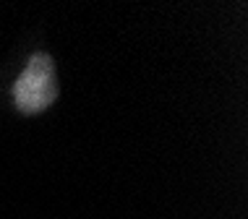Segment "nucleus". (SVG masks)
<instances>
[{
  "label": "nucleus",
  "mask_w": 248,
  "mask_h": 219,
  "mask_svg": "<svg viewBox=\"0 0 248 219\" xmlns=\"http://www.w3.org/2000/svg\"><path fill=\"white\" fill-rule=\"evenodd\" d=\"M13 102L18 112L24 115H37L45 112L58 99V76H55V60L47 52H34L26 60L24 71L13 81Z\"/></svg>",
  "instance_id": "f257e3e1"
}]
</instances>
